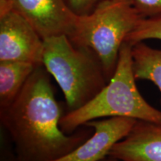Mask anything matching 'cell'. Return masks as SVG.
Wrapping results in <instances>:
<instances>
[{
  "label": "cell",
  "mask_w": 161,
  "mask_h": 161,
  "mask_svg": "<svg viewBox=\"0 0 161 161\" xmlns=\"http://www.w3.org/2000/svg\"><path fill=\"white\" fill-rule=\"evenodd\" d=\"M50 74L38 65L1 122L15 147L17 161H55L67 155L93 134V128L66 134L60 128L64 114L54 93Z\"/></svg>",
  "instance_id": "cell-1"
},
{
  "label": "cell",
  "mask_w": 161,
  "mask_h": 161,
  "mask_svg": "<svg viewBox=\"0 0 161 161\" xmlns=\"http://www.w3.org/2000/svg\"><path fill=\"white\" fill-rule=\"evenodd\" d=\"M131 43L125 42L114 75L99 93L77 110L64 114L60 128L66 134L90 121L104 117H128L161 124V111L150 105L136 87Z\"/></svg>",
  "instance_id": "cell-2"
},
{
  "label": "cell",
  "mask_w": 161,
  "mask_h": 161,
  "mask_svg": "<svg viewBox=\"0 0 161 161\" xmlns=\"http://www.w3.org/2000/svg\"><path fill=\"white\" fill-rule=\"evenodd\" d=\"M43 65L64 92L69 111L94 98L108 83L102 62L88 48L65 35L43 40Z\"/></svg>",
  "instance_id": "cell-3"
},
{
  "label": "cell",
  "mask_w": 161,
  "mask_h": 161,
  "mask_svg": "<svg viewBox=\"0 0 161 161\" xmlns=\"http://www.w3.org/2000/svg\"><path fill=\"white\" fill-rule=\"evenodd\" d=\"M142 18L131 0H102L90 13L77 15L68 37L97 55L109 82L122 44Z\"/></svg>",
  "instance_id": "cell-4"
},
{
  "label": "cell",
  "mask_w": 161,
  "mask_h": 161,
  "mask_svg": "<svg viewBox=\"0 0 161 161\" xmlns=\"http://www.w3.org/2000/svg\"><path fill=\"white\" fill-rule=\"evenodd\" d=\"M43 39L29 22L5 3L0 4V61L43 64Z\"/></svg>",
  "instance_id": "cell-5"
},
{
  "label": "cell",
  "mask_w": 161,
  "mask_h": 161,
  "mask_svg": "<svg viewBox=\"0 0 161 161\" xmlns=\"http://www.w3.org/2000/svg\"><path fill=\"white\" fill-rule=\"evenodd\" d=\"M23 16L43 40L65 35L69 37L77 15L64 0H5Z\"/></svg>",
  "instance_id": "cell-6"
},
{
  "label": "cell",
  "mask_w": 161,
  "mask_h": 161,
  "mask_svg": "<svg viewBox=\"0 0 161 161\" xmlns=\"http://www.w3.org/2000/svg\"><path fill=\"white\" fill-rule=\"evenodd\" d=\"M137 120L128 117H109L90 121L84 126L93 128V134L67 155L55 161H101L110 151L129 134Z\"/></svg>",
  "instance_id": "cell-7"
},
{
  "label": "cell",
  "mask_w": 161,
  "mask_h": 161,
  "mask_svg": "<svg viewBox=\"0 0 161 161\" xmlns=\"http://www.w3.org/2000/svg\"><path fill=\"white\" fill-rule=\"evenodd\" d=\"M108 157L120 161H161V124L137 120Z\"/></svg>",
  "instance_id": "cell-8"
},
{
  "label": "cell",
  "mask_w": 161,
  "mask_h": 161,
  "mask_svg": "<svg viewBox=\"0 0 161 161\" xmlns=\"http://www.w3.org/2000/svg\"><path fill=\"white\" fill-rule=\"evenodd\" d=\"M37 66L28 62L0 61V110L13 103Z\"/></svg>",
  "instance_id": "cell-9"
},
{
  "label": "cell",
  "mask_w": 161,
  "mask_h": 161,
  "mask_svg": "<svg viewBox=\"0 0 161 161\" xmlns=\"http://www.w3.org/2000/svg\"><path fill=\"white\" fill-rule=\"evenodd\" d=\"M132 59L136 80H150L161 92V50L140 42L132 46Z\"/></svg>",
  "instance_id": "cell-10"
},
{
  "label": "cell",
  "mask_w": 161,
  "mask_h": 161,
  "mask_svg": "<svg viewBox=\"0 0 161 161\" xmlns=\"http://www.w3.org/2000/svg\"><path fill=\"white\" fill-rule=\"evenodd\" d=\"M149 39L161 40V16L142 18L126 37L125 42L134 45Z\"/></svg>",
  "instance_id": "cell-11"
},
{
  "label": "cell",
  "mask_w": 161,
  "mask_h": 161,
  "mask_svg": "<svg viewBox=\"0 0 161 161\" xmlns=\"http://www.w3.org/2000/svg\"><path fill=\"white\" fill-rule=\"evenodd\" d=\"M133 5L142 18L161 16V0H131Z\"/></svg>",
  "instance_id": "cell-12"
},
{
  "label": "cell",
  "mask_w": 161,
  "mask_h": 161,
  "mask_svg": "<svg viewBox=\"0 0 161 161\" xmlns=\"http://www.w3.org/2000/svg\"><path fill=\"white\" fill-rule=\"evenodd\" d=\"M102 0H68L69 7L76 14L90 13Z\"/></svg>",
  "instance_id": "cell-13"
},
{
  "label": "cell",
  "mask_w": 161,
  "mask_h": 161,
  "mask_svg": "<svg viewBox=\"0 0 161 161\" xmlns=\"http://www.w3.org/2000/svg\"><path fill=\"white\" fill-rule=\"evenodd\" d=\"M101 161H120L117 160V159H115V158H110V157H107L103 160H102Z\"/></svg>",
  "instance_id": "cell-14"
}]
</instances>
